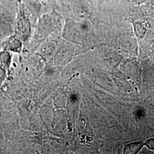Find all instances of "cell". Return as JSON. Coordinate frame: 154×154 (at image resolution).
Masks as SVG:
<instances>
[{
	"mask_svg": "<svg viewBox=\"0 0 154 154\" xmlns=\"http://www.w3.org/2000/svg\"><path fill=\"white\" fill-rule=\"evenodd\" d=\"M12 24V19L9 14L1 13H0V33H4L9 30Z\"/></svg>",
	"mask_w": 154,
	"mask_h": 154,
	"instance_id": "obj_3",
	"label": "cell"
},
{
	"mask_svg": "<svg viewBox=\"0 0 154 154\" xmlns=\"http://www.w3.org/2000/svg\"><path fill=\"white\" fill-rule=\"evenodd\" d=\"M72 9L73 15L80 19H87L93 15V5L88 0H72Z\"/></svg>",
	"mask_w": 154,
	"mask_h": 154,
	"instance_id": "obj_2",
	"label": "cell"
},
{
	"mask_svg": "<svg viewBox=\"0 0 154 154\" xmlns=\"http://www.w3.org/2000/svg\"><path fill=\"white\" fill-rule=\"evenodd\" d=\"M128 3L133 5H142L144 4L147 3L150 0H127Z\"/></svg>",
	"mask_w": 154,
	"mask_h": 154,
	"instance_id": "obj_7",
	"label": "cell"
},
{
	"mask_svg": "<svg viewBox=\"0 0 154 154\" xmlns=\"http://www.w3.org/2000/svg\"><path fill=\"white\" fill-rule=\"evenodd\" d=\"M149 149L154 150V138L148 140L144 144Z\"/></svg>",
	"mask_w": 154,
	"mask_h": 154,
	"instance_id": "obj_8",
	"label": "cell"
},
{
	"mask_svg": "<svg viewBox=\"0 0 154 154\" xmlns=\"http://www.w3.org/2000/svg\"><path fill=\"white\" fill-rule=\"evenodd\" d=\"M143 142L131 143L127 145L124 150L125 154H137L142 148Z\"/></svg>",
	"mask_w": 154,
	"mask_h": 154,
	"instance_id": "obj_5",
	"label": "cell"
},
{
	"mask_svg": "<svg viewBox=\"0 0 154 154\" xmlns=\"http://www.w3.org/2000/svg\"><path fill=\"white\" fill-rule=\"evenodd\" d=\"M18 5L17 17V31L22 38L26 39L29 37L30 33V22L24 5L20 3Z\"/></svg>",
	"mask_w": 154,
	"mask_h": 154,
	"instance_id": "obj_1",
	"label": "cell"
},
{
	"mask_svg": "<svg viewBox=\"0 0 154 154\" xmlns=\"http://www.w3.org/2000/svg\"><path fill=\"white\" fill-rule=\"evenodd\" d=\"M21 42L19 39L17 38L16 37H11L8 41L7 47L9 49L18 51L21 50Z\"/></svg>",
	"mask_w": 154,
	"mask_h": 154,
	"instance_id": "obj_6",
	"label": "cell"
},
{
	"mask_svg": "<svg viewBox=\"0 0 154 154\" xmlns=\"http://www.w3.org/2000/svg\"><path fill=\"white\" fill-rule=\"evenodd\" d=\"M146 24L145 21H136L133 22L135 33L136 35L140 38H142L145 35L146 32Z\"/></svg>",
	"mask_w": 154,
	"mask_h": 154,
	"instance_id": "obj_4",
	"label": "cell"
},
{
	"mask_svg": "<svg viewBox=\"0 0 154 154\" xmlns=\"http://www.w3.org/2000/svg\"><path fill=\"white\" fill-rule=\"evenodd\" d=\"M42 1H46V0H42Z\"/></svg>",
	"mask_w": 154,
	"mask_h": 154,
	"instance_id": "obj_9",
	"label": "cell"
}]
</instances>
